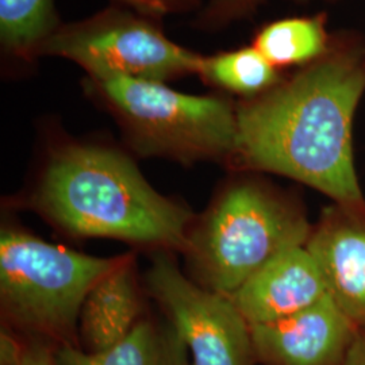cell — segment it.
<instances>
[{"label": "cell", "mask_w": 365, "mask_h": 365, "mask_svg": "<svg viewBox=\"0 0 365 365\" xmlns=\"http://www.w3.org/2000/svg\"><path fill=\"white\" fill-rule=\"evenodd\" d=\"M60 26L54 0H0V38L14 57L31 61Z\"/></svg>", "instance_id": "9a60e30c"}, {"label": "cell", "mask_w": 365, "mask_h": 365, "mask_svg": "<svg viewBox=\"0 0 365 365\" xmlns=\"http://www.w3.org/2000/svg\"><path fill=\"white\" fill-rule=\"evenodd\" d=\"M146 287L185 342L192 365H253L250 325L229 297L182 274L165 252L146 272Z\"/></svg>", "instance_id": "52a82bcc"}, {"label": "cell", "mask_w": 365, "mask_h": 365, "mask_svg": "<svg viewBox=\"0 0 365 365\" xmlns=\"http://www.w3.org/2000/svg\"><path fill=\"white\" fill-rule=\"evenodd\" d=\"M365 92V43L337 34L318 60L237 107L235 163L313 187L365 211L353 158V119Z\"/></svg>", "instance_id": "6da1fadb"}, {"label": "cell", "mask_w": 365, "mask_h": 365, "mask_svg": "<svg viewBox=\"0 0 365 365\" xmlns=\"http://www.w3.org/2000/svg\"><path fill=\"white\" fill-rule=\"evenodd\" d=\"M38 56L73 61L92 80L128 78L163 83L197 75L203 58L167 38L144 15L120 9L60 25L42 43Z\"/></svg>", "instance_id": "8992f818"}, {"label": "cell", "mask_w": 365, "mask_h": 365, "mask_svg": "<svg viewBox=\"0 0 365 365\" xmlns=\"http://www.w3.org/2000/svg\"><path fill=\"white\" fill-rule=\"evenodd\" d=\"M143 297L133 256H122L87 294L78 333L84 351L103 352L125 339L143 318Z\"/></svg>", "instance_id": "8fae6325"}, {"label": "cell", "mask_w": 365, "mask_h": 365, "mask_svg": "<svg viewBox=\"0 0 365 365\" xmlns=\"http://www.w3.org/2000/svg\"><path fill=\"white\" fill-rule=\"evenodd\" d=\"M148 18H157L182 10L188 0H118Z\"/></svg>", "instance_id": "2e32d148"}, {"label": "cell", "mask_w": 365, "mask_h": 365, "mask_svg": "<svg viewBox=\"0 0 365 365\" xmlns=\"http://www.w3.org/2000/svg\"><path fill=\"white\" fill-rule=\"evenodd\" d=\"M327 295L317 261L306 247H297L265 264L229 298L253 327L284 319Z\"/></svg>", "instance_id": "30bf717a"}, {"label": "cell", "mask_w": 365, "mask_h": 365, "mask_svg": "<svg viewBox=\"0 0 365 365\" xmlns=\"http://www.w3.org/2000/svg\"><path fill=\"white\" fill-rule=\"evenodd\" d=\"M88 88L117 119L138 156L187 165L235 158L237 107L229 99L188 95L163 81L140 78H88Z\"/></svg>", "instance_id": "277c9868"}, {"label": "cell", "mask_w": 365, "mask_h": 365, "mask_svg": "<svg viewBox=\"0 0 365 365\" xmlns=\"http://www.w3.org/2000/svg\"><path fill=\"white\" fill-rule=\"evenodd\" d=\"M250 330L256 360L264 365H342L359 331L330 295Z\"/></svg>", "instance_id": "ba28073f"}, {"label": "cell", "mask_w": 365, "mask_h": 365, "mask_svg": "<svg viewBox=\"0 0 365 365\" xmlns=\"http://www.w3.org/2000/svg\"><path fill=\"white\" fill-rule=\"evenodd\" d=\"M31 206L61 232L111 238L161 252H185L192 212L161 195L134 161L98 144L66 143L52 150Z\"/></svg>", "instance_id": "7a4b0ae2"}, {"label": "cell", "mask_w": 365, "mask_h": 365, "mask_svg": "<svg viewBox=\"0 0 365 365\" xmlns=\"http://www.w3.org/2000/svg\"><path fill=\"white\" fill-rule=\"evenodd\" d=\"M188 348L168 321L161 324L143 318L130 333L103 352L80 346L54 348L56 365H192Z\"/></svg>", "instance_id": "7c38bea8"}, {"label": "cell", "mask_w": 365, "mask_h": 365, "mask_svg": "<svg viewBox=\"0 0 365 365\" xmlns=\"http://www.w3.org/2000/svg\"><path fill=\"white\" fill-rule=\"evenodd\" d=\"M324 15L287 18L262 27L256 34L253 46L272 64L284 66H309L330 48Z\"/></svg>", "instance_id": "4fadbf2b"}, {"label": "cell", "mask_w": 365, "mask_h": 365, "mask_svg": "<svg viewBox=\"0 0 365 365\" xmlns=\"http://www.w3.org/2000/svg\"><path fill=\"white\" fill-rule=\"evenodd\" d=\"M21 365H56L54 348L38 339H29L24 348Z\"/></svg>", "instance_id": "e0dca14e"}, {"label": "cell", "mask_w": 365, "mask_h": 365, "mask_svg": "<svg viewBox=\"0 0 365 365\" xmlns=\"http://www.w3.org/2000/svg\"><path fill=\"white\" fill-rule=\"evenodd\" d=\"M120 257L98 259L6 227L0 235V303L9 325L30 339L78 346V319L95 283Z\"/></svg>", "instance_id": "5b68a950"}, {"label": "cell", "mask_w": 365, "mask_h": 365, "mask_svg": "<svg viewBox=\"0 0 365 365\" xmlns=\"http://www.w3.org/2000/svg\"><path fill=\"white\" fill-rule=\"evenodd\" d=\"M211 86L245 96H259L277 86L283 78L253 45L203 57L197 73Z\"/></svg>", "instance_id": "5bb4252c"}, {"label": "cell", "mask_w": 365, "mask_h": 365, "mask_svg": "<svg viewBox=\"0 0 365 365\" xmlns=\"http://www.w3.org/2000/svg\"><path fill=\"white\" fill-rule=\"evenodd\" d=\"M313 226L297 200L255 178L223 187L197 222L184 252L199 286L232 297L288 249L306 247Z\"/></svg>", "instance_id": "3957f363"}, {"label": "cell", "mask_w": 365, "mask_h": 365, "mask_svg": "<svg viewBox=\"0 0 365 365\" xmlns=\"http://www.w3.org/2000/svg\"><path fill=\"white\" fill-rule=\"evenodd\" d=\"M342 365H365V330H359Z\"/></svg>", "instance_id": "ac0fdd59"}, {"label": "cell", "mask_w": 365, "mask_h": 365, "mask_svg": "<svg viewBox=\"0 0 365 365\" xmlns=\"http://www.w3.org/2000/svg\"><path fill=\"white\" fill-rule=\"evenodd\" d=\"M306 248L327 294L359 330H365V211L333 203L313 226Z\"/></svg>", "instance_id": "9c48e42d"}]
</instances>
